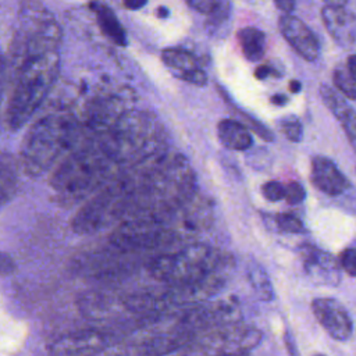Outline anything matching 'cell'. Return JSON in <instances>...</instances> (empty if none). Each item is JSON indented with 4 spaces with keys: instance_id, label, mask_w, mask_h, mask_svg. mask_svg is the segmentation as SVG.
Here are the masks:
<instances>
[{
    "instance_id": "cell-1",
    "label": "cell",
    "mask_w": 356,
    "mask_h": 356,
    "mask_svg": "<svg viewBox=\"0 0 356 356\" xmlns=\"http://www.w3.org/2000/svg\"><path fill=\"white\" fill-rule=\"evenodd\" d=\"M115 167L102 139H86L76 143L54 165L49 179L50 188L58 203L71 206L110 182Z\"/></svg>"
},
{
    "instance_id": "cell-2",
    "label": "cell",
    "mask_w": 356,
    "mask_h": 356,
    "mask_svg": "<svg viewBox=\"0 0 356 356\" xmlns=\"http://www.w3.org/2000/svg\"><path fill=\"white\" fill-rule=\"evenodd\" d=\"M138 175V202L132 217L167 216L195 195L193 171L179 154L159 156L154 164Z\"/></svg>"
},
{
    "instance_id": "cell-3",
    "label": "cell",
    "mask_w": 356,
    "mask_h": 356,
    "mask_svg": "<svg viewBox=\"0 0 356 356\" xmlns=\"http://www.w3.org/2000/svg\"><path fill=\"white\" fill-rule=\"evenodd\" d=\"M79 135V124L71 114L49 113L38 118L21 143L19 168L31 177H39L54 168L75 147Z\"/></svg>"
},
{
    "instance_id": "cell-4",
    "label": "cell",
    "mask_w": 356,
    "mask_h": 356,
    "mask_svg": "<svg viewBox=\"0 0 356 356\" xmlns=\"http://www.w3.org/2000/svg\"><path fill=\"white\" fill-rule=\"evenodd\" d=\"M13 67L6 124L11 131H17L32 118L53 88L60 71L58 50L25 57Z\"/></svg>"
},
{
    "instance_id": "cell-5",
    "label": "cell",
    "mask_w": 356,
    "mask_h": 356,
    "mask_svg": "<svg viewBox=\"0 0 356 356\" xmlns=\"http://www.w3.org/2000/svg\"><path fill=\"white\" fill-rule=\"evenodd\" d=\"M196 334L184 310L138 321L104 356H167L177 353Z\"/></svg>"
},
{
    "instance_id": "cell-6",
    "label": "cell",
    "mask_w": 356,
    "mask_h": 356,
    "mask_svg": "<svg viewBox=\"0 0 356 356\" xmlns=\"http://www.w3.org/2000/svg\"><path fill=\"white\" fill-rule=\"evenodd\" d=\"M100 139L117 165L142 163L164 146V131L154 115L129 110L120 114Z\"/></svg>"
},
{
    "instance_id": "cell-7",
    "label": "cell",
    "mask_w": 356,
    "mask_h": 356,
    "mask_svg": "<svg viewBox=\"0 0 356 356\" xmlns=\"http://www.w3.org/2000/svg\"><path fill=\"white\" fill-rule=\"evenodd\" d=\"M232 266L231 254L206 243H191L171 252L152 254L149 274L161 284H185L225 273Z\"/></svg>"
},
{
    "instance_id": "cell-8",
    "label": "cell",
    "mask_w": 356,
    "mask_h": 356,
    "mask_svg": "<svg viewBox=\"0 0 356 356\" xmlns=\"http://www.w3.org/2000/svg\"><path fill=\"white\" fill-rule=\"evenodd\" d=\"M138 174L113 178L74 216L71 227L79 235H90L132 217L138 200Z\"/></svg>"
},
{
    "instance_id": "cell-9",
    "label": "cell",
    "mask_w": 356,
    "mask_h": 356,
    "mask_svg": "<svg viewBox=\"0 0 356 356\" xmlns=\"http://www.w3.org/2000/svg\"><path fill=\"white\" fill-rule=\"evenodd\" d=\"M61 36L58 22L40 1L22 0L11 42L13 64L29 56L57 51Z\"/></svg>"
},
{
    "instance_id": "cell-10",
    "label": "cell",
    "mask_w": 356,
    "mask_h": 356,
    "mask_svg": "<svg viewBox=\"0 0 356 356\" xmlns=\"http://www.w3.org/2000/svg\"><path fill=\"white\" fill-rule=\"evenodd\" d=\"M259 328L242 321L214 327L193 337L178 356H246L261 342Z\"/></svg>"
},
{
    "instance_id": "cell-11",
    "label": "cell",
    "mask_w": 356,
    "mask_h": 356,
    "mask_svg": "<svg viewBox=\"0 0 356 356\" xmlns=\"http://www.w3.org/2000/svg\"><path fill=\"white\" fill-rule=\"evenodd\" d=\"M178 242L179 239L165 216H135L127 218L117 224L108 238V243L121 250L146 254Z\"/></svg>"
},
{
    "instance_id": "cell-12",
    "label": "cell",
    "mask_w": 356,
    "mask_h": 356,
    "mask_svg": "<svg viewBox=\"0 0 356 356\" xmlns=\"http://www.w3.org/2000/svg\"><path fill=\"white\" fill-rule=\"evenodd\" d=\"M124 325L102 324L63 334L54 338L49 346V356H97L106 353L127 332Z\"/></svg>"
},
{
    "instance_id": "cell-13",
    "label": "cell",
    "mask_w": 356,
    "mask_h": 356,
    "mask_svg": "<svg viewBox=\"0 0 356 356\" xmlns=\"http://www.w3.org/2000/svg\"><path fill=\"white\" fill-rule=\"evenodd\" d=\"M110 245V243H108ZM146 253L125 252L113 245L107 249L89 252L78 256L74 260L76 273L96 280H113L115 277L127 275L139 266H145L150 257Z\"/></svg>"
},
{
    "instance_id": "cell-14",
    "label": "cell",
    "mask_w": 356,
    "mask_h": 356,
    "mask_svg": "<svg viewBox=\"0 0 356 356\" xmlns=\"http://www.w3.org/2000/svg\"><path fill=\"white\" fill-rule=\"evenodd\" d=\"M316 320L335 341H346L352 337L353 321L342 303L332 298H316L312 302Z\"/></svg>"
},
{
    "instance_id": "cell-15",
    "label": "cell",
    "mask_w": 356,
    "mask_h": 356,
    "mask_svg": "<svg viewBox=\"0 0 356 356\" xmlns=\"http://www.w3.org/2000/svg\"><path fill=\"white\" fill-rule=\"evenodd\" d=\"M302 263L309 278L318 285H338L341 280V267L338 260L325 250L314 246H306L302 250Z\"/></svg>"
},
{
    "instance_id": "cell-16",
    "label": "cell",
    "mask_w": 356,
    "mask_h": 356,
    "mask_svg": "<svg viewBox=\"0 0 356 356\" xmlns=\"http://www.w3.org/2000/svg\"><path fill=\"white\" fill-rule=\"evenodd\" d=\"M280 31L285 40L307 61H314L320 53V44L309 26L292 14H284L280 18Z\"/></svg>"
},
{
    "instance_id": "cell-17",
    "label": "cell",
    "mask_w": 356,
    "mask_h": 356,
    "mask_svg": "<svg viewBox=\"0 0 356 356\" xmlns=\"http://www.w3.org/2000/svg\"><path fill=\"white\" fill-rule=\"evenodd\" d=\"M321 19L330 36L342 47H352L356 40L355 14L346 7H324Z\"/></svg>"
},
{
    "instance_id": "cell-18",
    "label": "cell",
    "mask_w": 356,
    "mask_h": 356,
    "mask_svg": "<svg viewBox=\"0 0 356 356\" xmlns=\"http://www.w3.org/2000/svg\"><path fill=\"white\" fill-rule=\"evenodd\" d=\"M310 179L318 191L330 196H338L349 188L348 178L339 171L334 161L323 156L313 157Z\"/></svg>"
},
{
    "instance_id": "cell-19",
    "label": "cell",
    "mask_w": 356,
    "mask_h": 356,
    "mask_svg": "<svg viewBox=\"0 0 356 356\" xmlns=\"http://www.w3.org/2000/svg\"><path fill=\"white\" fill-rule=\"evenodd\" d=\"M320 96L327 108L337 117V120L342 124L350 143L353 145L355 140V131H356V114L355 110L346 103L345 97L334 88L328 85L320 86Z\"/></svg>"
},
{
    "instance_id": "cell-20",
    "label": "cell",
    "mask_w": 356,
    "mask_h": 356,
    "mask_svg": "<svg viewBox=\"0 0 356 356\" xmlns=\"http://www.w3.org/2000/svg\"><path fill=\"white\" fill-rule=\"evenodd\" d=\"M217 136L225 147L232 150H246L253 145L249 129L232 118H224L218 122Z\"/></svg>"
},
{
    "instance_id": "cell-21",
    "label": "cell",
    "mask_w": 356,
    "mask_h": 356,
    "mask_svg": "<svg viewBox=\"0 0 356 356\" xmlns=\"http://www.w3.org/2000/svg\"><path fill=\"white\" fill-rule=\"evenodd\" d=\"M19 164L10 153H0V209L10 203L19 182Z\"/></svg>"
},
{
    "instance_id": "cell-22",
    "label": "cell",
    "mask_w": 356,
    "mask_h": 356,
    "mask_svg": "<svg viewBox=\"0 0 356 356\" xmlns=\"http://www.w3.org/2000/svg\"><path fill=\"white\" fill-rule=\"evenodd\" d=\"M90 8L96 15V21L102 32L118 46L127 44V35L124 26L118 21L117 15L102 1H90Z\"/></svg>"
},
{
    "instance_id": "cell-23",
    "label": "cell",
    "mask_w": 356,
    "mask_h": 356,
    "mask_svg": "<svg viewBox=\"0 0 356 356\" xmlns=\"http://www.w3.org/2000/svg\"><path fill=\"white\" fill-rule=\"evenodd\" d=\"M238 43L242 54L249 61H259L266 51V35L254 26H246L238 31Z\"/></svg>"
},
{
    "instance_id": "cell-24",
    "label": "cell",
    "mask_w": 356,
    "mask_h": 356,
    "mask_svg": "<svg viewBox=\"0 0 356 356\" xmlns=\"http://www.w3.org/2000/svg\"><path fill=\"white\" fill-rule=\"evenodd\" d=\"M161 60L170 70L175 72L178 78L186 72L200 68L197 57L184 49H164L161 53Z\"/></svg>"
},
{
    "instance_id": "cell-25",
    "label": "cell",
    "mask_w": 356,
    "mask_h": 356,
    "mask_svg": "<svg viewBox=\"0 0 356 356\" xmlns=\"http://www.w3.org/2000/svg\"><path fill=\"white\" fill-rule=\"evenodd\" d=\"M246 273H248V281L254 295L260 300L270 302L274 298V291H273V285L267 271L257 261H252L249 263Z\"/></svg>"
},
{
    "instance_id": "cell-26",
    "label": "cell",
    "mask_w": 356,
    "mask_h": 356,
    "mask_svg": "<svg viewBox=\"0 0 356 356\" xmlns=\"http://www.w3.org/2000/svg\"><path fill=\"white\" fill-rule=\"evenodd\" d=\"M332 81L337 90L350 100L356 99V78L350 75L346 65H339L332 72Z\"/></svg>"
},
{
    "instance_id": "cell-27",
    "label": "cell",
    "mask_w": 356,
    "mask_h": 356,
    "mask_svg": "<svg viewBox=\"0 0 356 356\" xmlns=\"http://www.w3.org/2000/svg\"><path fill=\"white\" fill-rule=\"evenodd\" d=\"M280 128L286 139L292 142H299L302 138V125L299 120L293 115H286L280 121Z\"/></svg>"
},
{
    "instance_id": "cell-28",
    "label": "cell",
    "mask_w": 356,
    "mask_h": 356,
    "mask_svg": "<svg viewBox=\"0 0 356 356\" xmlns=\"http://www.w3.org/2000/svg\"><path fill=\"white\" fill-rule=\"evenodd\" d=\"M275 222L281 231L291 232V234H299L303 231V222L291 213H280L275 217Z\"/></svg>"
},
{
    "instance_id": "cell-29",
    "label": "cell",
    "mask_w": 356,
    "mask_h": 356,
    "mask_svg": "<svg viewBox=\"0 0 356 356\" xmlns=\"http://www.w3.org/2000/svg\"><path fill=\"white\" fill-rule=\"evenodd\" d=\"M185 1L197 13L207 14V15L217 14L222 6V0H185Z\"/></svg>"
},
{
    "instance_id": "cell-30",
    "label": "cell",
    "mask_w": 356,
    "mask_h": 356,
    "mask_svg": "<svg viewBox=\"0 0 356 356\" xmlns=\"http://www.w3.org/2000/svg\"><path fill=\"white\" fill-rule=\"evenodd\" d=\"M338 264L349 277H355L356 275V250H355V248H346L345 250H342V253L338 259Z\"/></svg>"
},
{
    "instance_id": "cell-31",
    "label": "cell",
    "mask_w": 356,
    "mask_h": 356,
    "mask_svg": "<svg viewBox=\"0 0 356 356\" xmlns=\"http://www.w3.org/2000/svg\"><path fill=\"white\" fill-rule=\"evenodd\" d=\"M284 193H285V188L278 181H268L261 186V195L268 202H278L284 199Z\"/></svg>"
},
{
    "instance_id": "cell-32",
    "label": "cell",
    "mask_w": 356,
    "mask_h": 356,
    "mask_svg": "<svg viewBox=\"0 0 356 356\" xmlns=\"http://www.w3.org/2000/svg\"><path fill=\"white\" fill-rule=\"evenodd\" d=\"M284 188H285L284 199L286 200V203H289V204H299L305 199V188L300 184L292 181V182H289Z\"/></svg>"
},
{
    "instance_id": "cell-33",
    "label": "cell",
    "mask_w": 356,
    "mask_h": 356,
    "mask_svg": "<svg viewBox=\"0 0 356 356\" xmlns=\"http://www.w3.org/2000/svg\"><path fill=\"white\" fill-rule=\"evenodd\" d=\"M182 81H186V82H191L193 85H204L207 82V75L206 72L202 70V68H197L195 71H191V72H186L184 75L179 76Z\"/></svg>"
},
{
    "instance_id": "cell-34",
    "label": "cell",
    "mask_w": 356,
    "mask_h": 356,
    "mask_svg": "<svg viewBox=\"0 0 356 356\" xmlns=\"http://www.w3.org/2000/svg\"><path fill=\"white\" fill-rule=\"evenodd\" d=\"M14 270V263L11 257L6 253H0V274H8Z\"/></svg>"
},
{
    "instance_id": "cell-35",
    "label": "cell",
    "mask_w": 356,
    "mask_h": 356,
    "mask_svg": "<svg viewBox=\"0 0 356 356\" xmlns=\"http://www.w3.org/2000/svg\"><path fill=\"white\" fill-rule=\"evenodd\" d=\"M277 8H280L284 14H291L295 8V0H274Z\"/></svg>"
},
{
    "instance_id": "cell-36",
    "label": "cell",
    "mask_w": 356,
    "mask_h": 356,
    "mask_svg": "<svg viewBox=\"0 0 356 356\" xmlns=\"http://www.w3.org/2000/svg\"><path fill=\"white\" fill-rule=\"evenodd\" d=\"M6 75H7V65L0 53V99H1V95L4 90V85H6Z\"/></svg>"
},
{
    "instance_id": "cell-37",
    "label": "cell",
    "mask_w": 356,
    "mask_h": 356,
    "mask_svg": "<svg viewBox=\"0 0 356 356\" xmlns=\"http://www.w3.org/2000/svg\"><path fill=\"white\" fill-rule=\"evenodd\" d=\"M271 72H273V70H271L267 64H263V65H259V67L256 68L254 76H256L257 79H266Z\"/></svg>"
},
{
    "instance_id": "cell-38",
    "label": "cell",
    "mask_w": 356,
    "mask_h": 356,
    "mask_svg": "<svg viewBox=\"0 0 356 356\" xmlns=\"http://www.w3.org/2000/svg\"><path fill=\"white\" fill-rule=\"evenodd\" d=\"M147 0H122L124 7L128 10H139L146 4Z\"/></svg>"
},
{
    "instance_id": "cell-39",
    "label": "cell",
    "mask_w": 356,
    "mask_h": 356,
    "mask_svg": "<svg viewBox=\"0 0 356 356\" xmlns=\"http://www.w3.org/2000/svg\"><path fill=\"white\" fill-rule=\"evenodd\" d=\"M288 102V97L285 95H274L271 97V103L275 106H284Z\"/></svg>"
},
{
    "instance_id": "cell-40",
    "label": "cell",
    "mask_w": 356,
    "mask_h": 356,
    "mask_svg": "<svg viewBox=\"0 0 356 356\" xmlns=\"http://www.w3.org/2000/svg\"><path fill=\"white\" fill-rule=\"evenodd\" d=\"M349 0H324L327 7H346Z\"/></svg>"
},
{
    "instance_id": "cell-41",
    "label": "cell",
    "mask_w": 356,
    "mask_h": 356,
    "mask_svg": "<svg viewBox=\"0 0 356 356\" xmlns=\"http://www.w3.org/2000/svg\"><path fill=\"white\" fill-rule=\"evenodd\" d=\"M300 89H302V85H300L299 81H296V79L291 81V83H289V90H291L292 93H298V92H300Z\"/></svg>"
},
{
    "instance_id": "cell-42",
    "label": "cell",
    "mask_w": 356,
    "mask_h": 356,
    "mask_svg": "<svg viewBox=\"0 0 356 356\" xmlns=\"http://www.w3.org/2000/svg\"><path fill=\"white\" fill-rule=\"evenodd\" d=\"M157 13H159V15L163 18V17H167V14H168V10H167V8H164V7H160V8L157 10Z\"/></svg>"
},
{
    "instance_id": "cell-43",
    "label": "cell",
    "mask_w": 356,
    "mask_h": 356,
    "mask_svg": "<svg viewBox=\"0 0 356 356\" xmlns=\"http://www.w3.org/2000/svg\"><path fill=\"white\" fill-rule=\"evenodd\" d=\"M316 356H325V355H316Z\"/></svg>"
},
{
    "instance_id": "cell-44",
    "label": "cell",
    "mask_w": 356,
    "mask_h": 356,
    "mask_svg": "<svg viewBox=\"0 0 356 356\" xmlns=\"http://www.w3.org/2000/svg\"><path fill=\"white\" fill-rule=\"evenodd\" d=\"M246 356H248V355H246Z\"/></svg>"
}]
</instances>
